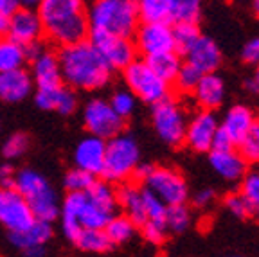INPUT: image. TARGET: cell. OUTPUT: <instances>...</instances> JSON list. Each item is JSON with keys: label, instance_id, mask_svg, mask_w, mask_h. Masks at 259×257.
Returning a JSON list of instances; mask_svg holds the SVG:
<instances>
[{"label": "cell", "instance_id": "cell-1", "mask_svg": "<svg viewBox=\"0 0 259 257\" xmlns=\"http://www.w3.org/2000/svg\"><path fill=\"white\" fill-rule=\"evenodd\" d=\"M117 205V193L108 180H94L85 193H69L61 209L63 234L76 241L83 229H105Z\"/></svg>", "mask_w": 259, "mask_h": 257}, {"label": "cell", "instance_id": "cell-2", "mask_svg": "<svg viewBox=\"0 0 259 257\" xmlns=\"http://www.w3.org/2000/svg\"><path fill=\"white\" fill-rule=\"evenodd\" d=\"M61 79L77 90H99L110 83L113 68L90 40L61 47L58 54Z\"/></svg>", "mask_w": 259, "mask_h": 257}, {"label": "cell", "instance_id": "cell-3", "mask_svg": "<svg viewBox=\"0 0 259 257\" xmlns=\"http://www.w3.org/2000/svg\"><path fill=\"white\" fill-rule=\"evenodd\" d=\"M36 13L44 34L60 47L77 44L89 36V13L83 0H41Z\"/></svg>", "mask_w": 259, "mask_h": 257}, {"label": "cell", "instance_id": "cell-4", "mask_svg": "<svg viewBox=\"0 0 259 257\" xmlns=\"http://www.w3.org/2000/svg\"><path fill=\"white\" fill-rule=\"evenodd\" d=\"M89 13L90 32L132 38L139 27L137 2L134 0H96Z\"/></svg>", "mask_w": 259, "mask_h": 257}, {"label": "cell", "instance_id": "cell-5", "mask_svg": "<svg viewBox=\"0 0 259 257\" xmlns=\"http://www.w3.org/2000/svg\"><path fill=\"white\" fill-rule=\"evenodd\" d=\"M15 189L25 198L36 220L53 223L60 214V205L54 189L40 173L22 169L15 175Z\"/></svg>", "mask_w": 259, "mask_h": 257}, {"label": "cell", "instance_id": "cell-6", "mask_svg": "<svg viewBox=\"0 0 259 257\" xmlns=\"http://www.w3.org/2000/svg\"><path fill=\"white\" fill-rule=\"evenodd\" d=\"M141 162V151L134 137L119 133L106 141L105 165H103L101 177L108 182H128L134 177L135 167Z\"/></svg>", "mask_w": 259, "mask_h": 257}, {"label": "cell", "instance_id": "cell-7", "mask_svg": "<svg viewBox=\"0 0 259 257\" xmlns=\"http://www.w3.org/2000/svg\"><path fill=\"white\" fill-rule=\"evenodd\" d=\"M124 81L130 92L150 105L169 97V83L157 76L144 60L132 61L124 68Z\"/></svg>", "mask_w": 259, "mask_h": 257}, {"label": "cell", "instance_id": "cell-8", "mask_svg": "<svg viewBox=\"0 0 259 257\" xmlns=\"http://www.w3.org/2000/svg\"><path fill=\"white\" fill-rule=\"evenodd\" d=\"M153 126L157 135L169 146L184 144V137L187 130L186 110L180 106L177 99L166 97L153 105Z\"/></svg>", "mask_w": 259, "mask_h": 257}, {"label": "cell", "instance_id": "cell-9", "mask_svg": "<svg viewBox=\"0 0 259 257\" xmlns=\"http://www.w3.org/2000/svg\"><path fill=\"white\" fill-rule=\"evenodd\" d=\"M144 187L157 194L166 205L186 203L189 189L184 177L178 171L169 167H153L150 175L144 178Z\"/></svg>", "mask_w": 259, "mask_h": 257}, {"label": "cell", "instance_id": "cell-10", "mask_svg": "<svg viewBox=\"0 0 259 257\" xmlns=\"http://www.w3.org/2000/svg\"><path fill=\"white\" fill-rule=\"evenodd\" d=\"M83 121L90 135L99 137L103 141H108L112 137L122 133V128H124V119L117 115L108 101L105 99L89 101L83 112Z\"/></svg>", "mask_w": 259, "mask_h": 257}, {"label": "cell", "instance_id": "cell-11", "mask_svg": "<svg viewBox=\"0 0 259 257\" xmlns=\"http://www.w3.org/2000/svg\"><path fill=\"white\" fill-rule=\"evenodd\" d=\"M34 214L15 187H0V223L9 232H22L34 223Z\"/></svg>", "mask_w": 259, "mask_h": 257}, {"label": "cell", "instance_id": "cell-12", "mask_svg": "<svg viewBox=\"0 0 259 257\" xmlns=\"http://www.w3.org/2000/svg\"><path fill=\"white\" fill-rule=\"evenodd\" d=\"M90 41L103 54L106 63L112 68H122L124 70L132 61L137 60V47L132 44L130 38L112 36L105 32H89Z\"/></svg>", "mask_w": 259, "mask_h": 257}, {"label": "cell", "instance_id": "cell-13", "mask_svg": "<svg viewBox=\"0 0 259 257\" xmlns=\"http://www.w3.org/2000/svg\"><path fill=\"white\" fill-rule=\"evenodd\" d=\"M135 36H137L135 47L144 54V58L175 51L173 31L166 22H144L141 27H137Z\"/></svg>", "mask_w": 259, "mask_h": 257}, {"label": "cell", "instance_id": "cell-14", "mask_svg": "<svg viewBox=\"0 0 259 257\" xmlns=\"http://www.w3.org/2000/svg\"><path fill=\"white\" fill-rule=\"evenodd\" d=\"M220 124L216 119L214 112L209 110H200L198 113H194L193 119L187 121V130L184 142L187 148L193 149L196 153H207L212 148V141L218 132Z\"/></svg>", "mask_w": 259, "mask_h": 257}, {"label": "cell", "instance_id": "cell-15", "mask_svg": "<svg viewBox=\"0 0 259 257\" xmlns=\"http://www.w3.org/2000/svg\"><path fill=\"white\" fill-rule=\"evenodd\" d=\"M8 34L15 41L27 45L31 41H38L44 34L40 16L31 8H18L8 16Z\"/></svg>", "mask_w": 259, "mask_h": 257}, {"label": "cell", "instance_id": "cell-16", "mask_svg": "<svg viewBox=\"0 0 259 257\" xmlns=\"http://www.w3.org/2000/svg\"><path fill=\"white\" fill-rule=\"evenodd\" d=\"M105 153L106 141L94 135L85 137L83 141H79V144L76 146V151H74L76 167L83 169L94 177L101 175L103 165H105Z\"/></svg>", "mask_w": 259, "mask_h": 257}, {"label": "cell", "instance_id": "cell-17", "mask_svg": "<svg viewBox=\"0 0 259 257\" xmlns=\"http://www.w3.org/2000/svg\"><path fill=\"white\" fill-rule=\"evenodd\" d=\"M209 164L214 169V173L220 175L227 182H238L247 173L248 162L243 158L238 148L232 149H210Z\"/></svg>", "mask_w": 259, "mask_h": 257}, {"label": "cell", "instance_id": "cell-18", "mask_svg": "<svg viewBox=\"0 0 259 257\" xmlns=\"http://www.w3.org/2000/svg\"><path fill=\"white\" fill-rule=\"evenodd\" d=\"M184 56H186V63L194 67L200 74L216 72L218 67L222 65V51L207 36H200L198 41Z\"/></svg>", "mask_w": 259, "mask_h": 257}, {"label": "cell", "instance_id": "cell-19", "mask_svg": "<svg viewBox=\"0 0 259 257\" xmlns=\"http://www.w3.org/2000/svg\"><path fill=\"white\" fill-rule=\"evenodd\" d=\"M193 97L196 101V105L200 106V110H209L214 112L216 108L223 105L225 99V83L218 74H202L198 84L194 87Z\"/></svg>", "mask_w": 259, "mask_h": 257}, {"label": "cell", "instance_id": "cell-20", "mask_svg": "<svg viewBox=\"0 0 259 257\" xmlns=\"http://www.w3.org/2000/svg\"><path fill=\"white\" fill-rule=\"evenodd\" d=\"M36 105L41 110H56L61 115H70L77 108V96L70 87H54V89H38Z\"/></svg>", "mask_w": 259, "mask_h": 257}, {"label": "cell", "instance_id": "cell-21", "mask_svg": "<svg viewBox=\"0 0 259 257\" xmlns=\"http://www.w3.org/2000/svg\"><path fill=\"white\" fill-rule=\"evenodd\" d=\"M31 76L27 70H24V67L0 72V99L6 103L24 101L31 92Z\"/></svg>", "mask_w": 259, "mask_h": 257}, {"label": "cell", "instance_id": "cell-22", "mask_svg": "<svg viewBox=\"0 0 259 257\" xmlns=\"http://www.w3.org/2000/svg\"><path fill=\"white\" fill-rule=\"evenodd\" d=\"M255 121H257V119H255L254 112H252L250 108H247V106H243V105H236L225 113L223 124L220 126V128L231 137L232 142L238 146L243 139L248 137V133L254 128Z\"/></svg>", "mask_w": 259, "mask_h": 257}, {"label": "cell", "instance_id": "cell-23", "mask_svg": "<svg viewBox=\"0 0 259 257\" xmlns=\"http://www.w3.org/2000/svg\"><path fill=\"white\" fill-rule=\"evenodd\" d=\"M32 77L36 81L38 89H54L63 84L61 79V68L58 56L49 51H41L34 60H31Z\"/></svg>", "mask_w": 259, "mask_h": 257}, {"label": "cell", "instance_id": "cell-24", "mask_svg": "<svg viewBox=\"0 0 259 257\" xmlns=\"http://www.w3.org/2000/svg\"><path fill=\"white\" fill-rule=\"evenodd\" d=\"M115 193H117V203L124 209L126 216L137 227H141L148 220L144 210V201H142V187L134 182H122L115 189Z\"/></svg>", "mask_w": 259, "mask_h": 257}, {"label": "cell", "instance_id": "cell-25", "mask_svg": "<svg viewBox=\"0 0 259 257\" xmlns=\"http://www.w3.org/2000/svg\"><path fill=\"white\" fill-rule=\"evenodd\" d=\"M51 237H53V227L49 221L41 220H34V223L22 232H11L13 245L20 248L24 253L32 248H38V246H44Z\"/></svg>", "mask_w": 259, "mask_h": 257}, {"label": "cell", "instance_id": "cell-26", "mask_svg": "<svg viewBox=\"0 0 259 257\" xmlns=\"http://www.w3.org/2000/svg\"><path fill=\"white\" fill-rule=\"evenodd\" d=\"M144 61L151 67L157 76H160L162 79H166L167 83L175 79V76L178 74L180 67H182V60H180V54L175 53V51H167V53L153 54V56L144 58Z\"/></svg>", "mask_w": 259, "mask_h": 257}, {"label": "cell", "instance_id": "cell-27", "mask_svg": "<svg viewBox=\"0 0 259 257\" xmlns=\"http://www.w3.org/2000/svg\"><path fill=\"white\" fill-rule=\"evenodd\" d=\"M139 18L142 22H166L173 18V0H137Z\"/></svg>", "mask_w": 259, "mask_h": 257}, {"label": "cell", "instance_id": "cell-28", "mask_svg": "<svg viewBox=\"0 0 259 257\" xmlns=\"http://www.w3.org/2000/svg\"><path fill=\"white\" fill-rule=\"evenodd\" d=\"M25 61H27V58H25L24 45L9 36L0 38V72L22 68Z\"/></svg>", "mask_w": 259, "mask_h": 257}, {"label": "cell", "instance_id": "cell-29", "mask_svg": "<svg viewBox=\"0 0 259 257\" xmlns=\"http://www.w3.org/2000/svg\"><path fill=\"white\" fill-rule=\"evenodd\" d=\"M171 31H173L175 53L178 54H186L202 36L196 22H175Z\"/></svg>", "mask_w": 259, "mask_h": 257}, {"label": "cell", "instance_id": "cell-30", "mask_svg": "<svg viewBox=\"0 0 259 257\" xmlns=\"http://www.w3.org/2000/svg\"><path fill=\"white\" fill-rule=\"evenodd\" d=\"M76 243L81 250L94 253L108 252L112 248V241L106 236L105 229H83L76 237Z\"/></svg>", "mask_w": 259, "mask_h": 257}, {"label": "cell", "instance_id": "cell-31", "mask_svg": "<svg viewBox=\"0 0 259 257\" xmlns=\"http://www.w3.org/2000/svg\"><path fill=\"white\" fill-rule=\"evenodd\" d=\"M135 227L137 225L126 214H113L105 225V232L110 241H112V245H121V243H126L130 237L134 236Z\"/></svg>", "mask_w": 259, "mask_h": 257}, {"label": "cell", "instance_id": "cell-32", "mask_svg": "<svg viewBox=\"0 0 259 257\" xmlns=\"http://www.w3.org/2000/svg\"><path fill=\"white\" fill-rule=\"evenodd\" d=\"M167 230L171 232H184L191 223V210L186 203L178 205H167L166 209V218H164Z\"/></svg>", "mask_w": 259, "mask_h": 257}, {"label": "cell", "instance_id": "cell-33", "mask_svg": "<svg viewBox=\"0 0 259 257\" xmlns=\"http://www.w3.org/2000/svg\"><path fill=\"white\" fill-rule=\"evenodd\" d=\"M241 191L239 193L247 198L248 203L252 205V210L259 207V167L247 169V173L243 175L241 180Z\"/></svg>", "mask_w": 259, "mask_h": 257}, {"label": "cell", "instance_id": "cell-34", "mask_svg": "<svg viewBox=\"0 0 259 257\" xmlns=\"http://www.w3.org/2000/svg\"><path fill=\"white\" fill-rule=\"evenodd\" d=\"M200 16V0H173L171 22H196Z\"/></svg>", "mask_w": 259, "mask_h": 257}, {"label": "cell", "instance_id": "cell-35", "mask_svg": "<svg viewBox=\"0 0 259 257\" xmlns=\"http://www.w3.org/2000/svg\"><path fill=\"white\" fill-rule=\"evenodd\" d=\"M202 74L196 70L194 67H191L189 63H182L178 74L175 76V87L180 94H193L194 87L198 84Z\"/></svg>", "mask_w": 259, "mask_h": 257}, {"label": "cell", "instance_id": "cell-36", "mask_svg": "<svg viewBox=\"0 0 259 257\" xmlns=\"http://www.w3.org/2000/svg\"><path fill=\"white\" fill-rule=\"evenodd\" d=\"M236 148L248 164H259V121H255L248 137L243 139Z\"/></svg>", "mask_w": 259, "mask_h": 257}, {"label": "cell", "instance_id": "cell-37", "mask_svg": "<svg viewBox=\"0 0 259 257\" xmlns=\"http://www.w3.org/2000/svg\"><path fill=\"white\" fill-rule=\"evenodd\" d=\"M142 201H144V210H146V218H148V220L164 221L167 205L164 203L157 194H153L150 189H146L144 185H142Z\"/></svg>", "mask_w": 259, "mask_h": 257}, {"label": "cell", "instance_id": "cell-38", "mask_svg": "<svg viewBox=\"0 0 259 257\" xmlns=\"http://www.w3.org/2000/svg\"><path fill=\"white\" fill-rule=\"evenodd\" d=\"M94 180H96L94 175L87 173L79 167H74L65 175V187L69 189V193H85L94 184Z\"/></svg>", "mask_w": 259, "mask_h": 257}, {"label": "cell", "instance_id": "cell-39", "mask_svg": "<svg viewBox=\"0 0 259 257\" xmlns=\"http://www.w3.org/2000/svg\"><path fill=\"white\" fill-rule=\"evenodd\" d=\"M223 203H225L227 210L231 214H234L236 218H239V220H245V218L252 216V205L248 203V200L241 193L227 194Z\"/></svg>", "mask_w": 259, "mask_h": 257}, {"label": "cell", "instance_id": "cell-40", "mask_svg": "<svg viewBox=\"0 0 259 257\" xmlns=\"http://www.w3.org/2000/svg\"><path fill=\"white\" fill-rule=\"evenodd\" d=\"M110 106L115 110L117 115H121L122 119L130 117L135 110V96L130 90H119L112 96V101H108Z\"/></svg>", "mask_w": 259, "mask_h": 257}, {"label": "cell", "instance_id": "cell-41", "mask_svg": "<svg viewBox=\"0 0 259 257\" xmlns=\"http://www.w3.org/2000/svg\"><path fill=\"white\" fill-rule=\"evenodd\" d=\"M141 227H142V236L150 243H153V245H162V243L166 241L167 227L164 221L148 220V221H144Z\"/></svg>", "mask_w": 259, "mask_h": 257}, {"label": "cell", "instance_id": "cell-42", "mask_svg": "<svg viewBox=\"0 0 259 257\" xmlns=\"http://www.w3.org/2000/svg\"><path fill=\"white\" fill-rule=\"evenodd\" d=\"M29 148V139L27 135L24 133H15L11 135L6 141L4 148H2V153H4V157L8 158H16V157H22Z\"/></svg>", "mask_w": 259, "mask_h": 257}, {"label": "cell", "instance_id": "cell-43", "mask_svg": "<svg viewBox=\"0 0 259 257\" xmlns=\"http://www.w3.org/2000/svg\"><path fill=\"white\" fill-rule=\"evenodd\" d=\"M241 60L245 63H259V38H252L243 45Z\"/></svg>", "mask_w": 259, "mask_h": 257}, {"label": "cell", "instance_id": "cell-44", "mask_svg": "<svg viewBox=\"0 0 259 257\" xmlns=\"http://www.w3.org/2000/svg\"><path fill=\"white\" fill-rule=\"evenodd\" d=\"M232 148H236L232 139L227 135L222 128H218V132H216V135H214V141H212V148L210 149H232Z\"/></svg>", "mask_w": 259, "mask_h": 257}, {"label": "cell", "instance_id": "cell-45", "mask_svg": "<svg viewBox=\"0 0 259 257\" xmlns=\"http://www.w3.org/2000/svg\"><path fill=\"white\" fill-rule=\"evenodd\" d=\"M15 169L9 164L0 165V187H15Z\"/></svg>", "mask_w": 259, "mask_h": 257}, {"label": "cell", "instance_id": "cell-46", "mask_svg": "<svg viewBox=\"0 0 259 257\" xmlns=\"http://www.w3.org/2000/svg\"><path fill=\"white\" fill-rule=\"evenodd\" d=\"M193 201H194V205H196V207L203 209V207H207V205H210L212 201H214V191H212V189L198 191V193L194 194Z\"/></svg>", "mask_w": 259, "mask_h": 257}, {"label": "cell", "instance_id": "cell-47", "mask_svg": "<svg viewBox=\"0 0 259 257\" xmlns=\"http://www.w3.org/2000/svg\"><path fill=\"white\" fill-rule=\"evenodd\" d=\"M18 8V0H0V15L9 16Z\"/></svg>", "mask_w": 259, "mask_h": 257}, {"label": "cell", "instance_id": "cell-48", "mask_svg": "<svg viewBox=\"0 0 259 257\" xmlns=\"http://www.w3.org/2000/svg\"><path fill=\"white\" fill-rule=\"evenodd\" d=\"M151 169H153V165L141 164V162H139V165H137V167H135V171H134V177L137 178V180H141V182H142L146 177H148V175H150Z\"/></svg>", "mask_w": 259, "mask_h": 257}, {"label": "cell", "instance_id": "cell-49", "mask_svg": "<svg viewBox=\"0 0 259 257\" xmlns=\"http://www.w3.org/2000/svg\"><path fill=\"white\" fill-rule=\"evenodd\" d=\"M245 87H247V89L250 90V92L257 94L259 92V79H257V76L252 77V79H248L247 83H245Z\"/></svg>", "mask_w": 259, "mask_h": 257}, {"label": "cell", "instance_id": "cell-50", "mask_svg": "<svg viewBox=\"0 0 259 257\" xmlns=\"http://www.w3.org/2000/svg\"><path fill=\"white\" fill-rule=\"evenodd\" d=\"M8 32V16L0 15V38Z\"/></svg>", "mask_w": 259, "mask_h": 257}, {"label": "cell", "instance_id": "cell-51", "mask_svg": "<svg viewBox=\"0 0 259 257\" xmlns=\"http://www.w3.org/2000/svg\"><path fill=\"white\" fill-rule=\"evenodd\" d=\"M22 4H25L27 8H32V6H38L41 2V0H20Z\"/></svg>", "mask_w": 259, "mask_h": 257}, {"label": "cell", "instance_id": "cell-52", "mask_svg": "<svg viewBox=\"0 0 259 257\" xmlns=\"http://www.w3.org/2000/svg\"><path fill=\"white\" fill-rule=\"evenodd\" d=\"M252 9H254L255 16L259 18V0H252Z\"/></svg>", "mask_w": 259, "mask_h": 257}, {"label": "cell", "instance_id": "cell-53", "mask_svg": "<svg viewBox=\"0 0 259 257\" xmlns=\"http://www.w3.org/2000/svg\"><path fill=\"white\" fill-rule=\"evenodd\" d=\"M255 76H257V79H259V63H257V74H255Z\"/></svg>", "mask_w": 259, "mask_h": 257}, {"label": "cell", "instance_id": "cell-54", "mask_svg": "<svg viewBox=\"0 0 259 257\" xmlns=\"http://www.w3.org/2000/svg\"><path fill=\"white\" fill-rule=\"evenodd\" d=\"M134 2H137V0H134Z\"/></svg>", "mask_w": 259, "mask_h": 257}]
</instances>
